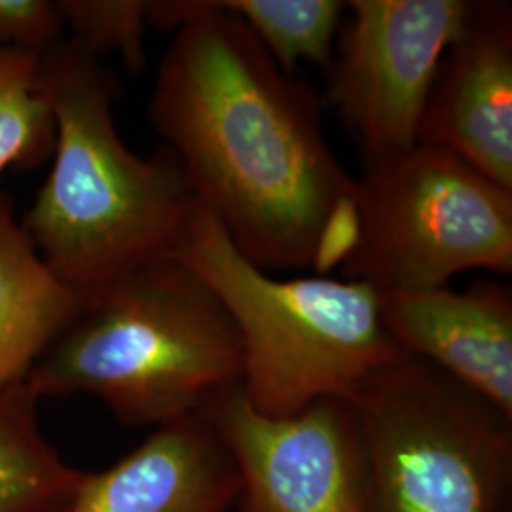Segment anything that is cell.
<instances>
[{
	"label": "cell",
	"mask_w": 512,
	"mask_h": 512,
	"mask_svg": "<svg viewBox=\"0 0 512 512\" xmlns=\"http://www.w3.org/2000/svg\"><path fill=\"white\" fill-rule=\"evenodd\" d=\"M147 23L175 31L150 122L239 253L268 274L323 270L338 239L346 255L357 181L329 147L310 84L220 0H147Z\"/></svg>",
	"instance_id": "6da1fadb"
},
{
	"label": "cell",
	"mask_w": 512,
	"mask_h": 512,
	"mask_svg": "<svg viewBox=\"0 0 512 512\" xmlns=\"http://www.w3.org/2000/svg\"><path fill=\"white\" fill-rule=\"evenodd\" d=\"M55 118L52 169L19 220L46 266L84 300L169 258L196 198L169 148L139 156L122 141L116 74L74 38L42 55Z\"/></svg>",
	"instance_id": "7a4b0ae2"
},
{
	"label": "cell",
	"mask_w": 512,
	"mask_h": 512,
	"mask_svg": "<svg viewBox=\"0 0 512 512\" xmlns=\"http://www.w3.org/2000/svg\"><path fill=\"white\" fill-rule=\"evenodd\" d=\"M241 378V340L219 296L164 258L86 300L25 385L40 401L92 395L124 425L158 427Z\"/></svg>",
	"instance_id": "3957f363"
},
{
	"label": "cell",
	"mask_w": 512,
	"mask_h": 512,
	"mask_svg": "<svg viewBox=\"0 0 512 512\" xmlns=\"http://www.w3.org/2000/svg\"><path fill=\"white\" fill-rule=\"evenodd\" d=\"M169 258L203 279L232 317L241 389L260 414L287 418L323 399L348 401L404 353L374 287L323 275L277 279L241 255L198 202Z\"/></svg>",
	"instance_id": "277c9868"
},
{
	"label": "cell",
	"mask_w": 512,
	"mask_h": 512,
	"mask_svg": "<svg viewBox=\"0 0 512 512\" xmlns=\"http://www.w3.org/2000/svg\"><path fill=\"white\" fill-rule=\"evenodd\" d=\"M363 439L361 512H505L512 418L403 353L348 399Z\"/></svg>",
	"instance_id": "5b68a950"
},
{
	"label": "cell",
	"mask_w": 512,
	"mask_h": 512,
	"mask_svg": "<svg viewBox=\"0 0 512 512\" xmlns=\"http://www.w3.org/2000/svg\"><path fill=\"white\" fill-rule=\"evenodd\" d=\"M467 270L512 272V190L448 150L420 145L357 181L342 277L378 293L446 287Z\"/></svg>",
	"instance_id": "8992f818"
},
{
	"label": "cell",
	"mask_w": 512,
	"mask_h": 512,
	"mask_svg": "<svg viewBox=\"0 0 512 512\" xmlns=\"http://www.w3.org/2000/svg\"><path fill=\"white\" fill-rule=\"evenodd\" d=\"M327 69V99L363 169L418 147L425 99L469 0H353Z\"/></svg>",
	"instance_id": "52a82bcc"
},
{
	"label": "cell",
	"mask_w": 512,
	"mask_h": 512,
	"mask_svg": "<svg viewBox=\"0 0 512 512\" xmlns=\"http://www.w3.org/2000/svg\"><path fill=\"white\" fill-rule=\"evenodd\" d=\"M200 412L238 465L236 512L363 511V439L346 399L272 418L232 384L211 393Z\"/></svg>",
	"instance_id": "ba28073f"
},
{
	"label": "cell",
	"mask_w": 512,
	"mask_h": 512,
	"mask_svg": "<svg viewBox=\"0 0 512 512\" xmlns=\"http://www.w3.org/2000/svg\"><path fill=\"white\" fill-rule=\"evenodd\" d=\"M418 143L448 150L512 190L511 2H469L440 57Z\"/></svg>",
	"instance_id": "9c48e42d"
},
{
	"label": "cell",
	"mask_w": 512,
	"mask_h": 512,
	"mask_svg": "<svg viewBox=\"0 0 512 512\" xmlns=\"http://www.w3.org/2000/svg\"><path fill=\"white\" fill-rule=\"evenodd\" d=\"M385 327L404 353L467 385L512 418V291L478 281L382 294Z\"/></svg>",
	"instance_id": "30bf717a"
},
{
	"label": "cell",
	"mask_w": 512,
	"mask_h": 512,
	"mask_svg": "<svg viewBox=\"0 0 512 512\" xmlns=\"http://www.w3.org/2000/svg\"><path fill=\"white\" fill-rule=\"evenodd\" d=\"M232 452L202 412L167 421L101 473H88L71 512H230Z\"/></svg>",
	"instance_id": "8fae6325"
},
{
	"label": "cell",
	"mask_w": 512,
	"mask_h": 512,
	"mask_svg": "<svg viewBox=\"0 0 512 512\" xmlns=\"http://www.w3.org/2000/svg\"><path fill=\"white\" fill-rule=\"evenodd\" d=\"M84 304L40 258L0 192V395L25 384Z\"/></svg>",
	"instance_id": "7c38bea8"
},
{
	"label": "cell",
	"mask_w": 512,
	"mask_h": 512,
	"mask_svg": "<svg viewBox=\"0 0 512 512\" xmlns=\"http://www.w3.org/2000/svg\"><path fill=\"white\" fill-rule=\"evenodd\" d=\"M25 384L0 395V512H71L88 473L44 435Z\"/></svg>",
	"instance_id": "4fadbf2b"
},
{
	"label": "cell",
	"mask_w": 512,
	"mask_h": 512,
	"mask_svg": "<svg viewBox=\"0 0 512 512\" xmlns=\"http://www.w3.org/2000/svg\"><path fill=\"white\" fill-rule=\"evenodd\" d=\"M245 23L287 74L302 61L329 69L348 2L340 0H220Z\"/></svg>",
	"instance_id": "5bb4252c"
},
{
	"label": "cell",
	"mask_w": 512,
	"mask_h": 512,
	"mask_svg": "<svg viewBox=\"0 0 512 512\" xmlns=\"http://www.w3.org/2000/svg\"><path fill=\"white\" fill-rule=\"evenodd\" d=\"M55 118L42 82V55L0 48V175L52 158Z\"/></svg>",
	"instance_id": "9a60e30c"
},
{
	"label": "cell",
	"mask_w": 512,
	"mask_h": 512,
	"mask_svg": "<svg viewBox=\"0 0 512 512\" xmlns=\"http://www.w3.org/2000/svg\"><path fill=\"white\" fill-rule=\"evenodd\" d=\"M73 38L101 57L116 54L129 74L147 69V0H55Z\"/></svg>",
	"instance_id": "2e32d148"
},
{
	"label": "cell",
	"mask_w": 512,
	"mask_h": 512,
	"mask_svg": "<svg viewBox=\"0 0 512 512\" xmlns=\"http://www.w3.org/2000/svg\"><path fill=\"white\" fill-rule=\"evenodd\" d=\"M55 0H0V48L44 55L63 40Z\"/></svg>",
	"instance_id": "e0dca14e"
}]
</instances>
